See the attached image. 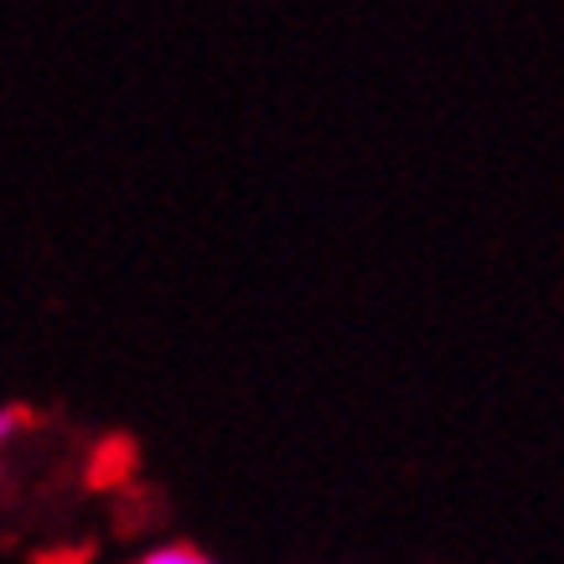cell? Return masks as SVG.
Here are the masks:
<instances>
[{
	"label": "cell",
	"mask_w": 564,
	"mask_h": 564,
	"mask_svg": "<svg viewBox=\"0 0 564 564\" xmlns=\"http://www.w3.org/2000/svg\"><path fill=\"white\" fill-rule=\"evenodd\" d=\"M140 564H213V560L197 554V549H187V544H166V549H155V554H145Z\"/></svg>",
	"instance_id": "obj_1"
}]
</instances>
